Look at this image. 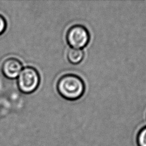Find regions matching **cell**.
<instances>
[{
	"label": "cell",
	"instance_id": "5b68a950",
	"mask_svg": "<svg viewBox=\"0 0 146 146\" xmlns=\"http://www.w3.org/2000/svg\"><path fill=\"white\" fill-rule=\"evenodd\" d=\"M84 57V53L82 49L70 48L67 52V58L72 64L80 63Z\"/></svg>",
	"mask_w": 146,
	"mask_h": 146
},
{
	"label": "cell",
	"instance_id": "3957f363",
	"mask_svg": "<svg viewBox=\"0 0 146 146\" xmlns=\"http://www.w3.org/2000/svg\"><path fill=\"white\" fill-rule=\"evenodd\" d=\"M66 39L71 48L82 49L88 44L90 34L84 26L75 24L68 29L66 34Z\"/></svg>",
	"mask_w": 146,
	"mask_h": 146
},
{
	"label": "cell",
	"instance_id": "52a82bcc",
	"mask_svg": "<svg viewBox=\"0 0 146 146\" xmlns=\"http://www.w3.org/2000/svg\"><path fill=\"white\" fill-rule=\"evenodd\" d=\"M7 27V22L5 18L0 14V35L6 30Z\"/></svg>",
	"mask_w": 146,
	"mask_h": 146
},
{
	"label": "cell",
	"instance_id": "8992f818",
	"mask_svg": "<svg viewBox=\"0 0 146 146\" xmlns=\"http://www.w3.org/2000/svg\"><path fill=\"white\" fill-rule=\"evenodd\" d=\"M137 141L139 146H146V125L139 131L137 137Z\"/></svg>",
	"mask_w": 146,
	"mask_h": 146
},
{
	"label": "cell",
	"instance_id": "277c9868",
	"mask_svg": "<svg viewBox=\"0 0 146 146\" xmlns=\"http://www.w3.org/2000/svg\"><path fill=\"white\" fill-rule=\"evenodd\" d=\"M22 68L23 64L21 61L14 57H9L5 59L1 64L2 74L9 79L18 78Z\"/></svg>",
	"mask_w": 146,
	"mask_h": 146
},
{
	"label": "cell",
	"instance_id": "7a4b0ae2",
	"mask_svg": "<svg viewBox=\"0 0 146 146\" xmlns=\"http://www.w3.org/2000/svg\"><path fill=\"white\" fill-rule=\"evenodd\" d=\"M40 82L38 70L32 66L22 68L17 78V84L20 92L25 94L33 93L38 88Z\"/></svg>",
	"mask_w": 146,
	"mask_h": 146
},
{
	"label": "cell",
	"instance_id": "6da1fadb",
	"mask_svg": "<svg viewBox=\"0 0 146 146\" xmlns=\"http://www.w3.org/2000/svg\"><path fill=\"white\" fill-rule=\"evenodd\" d=\"M56 88L59 95L63 99L75 101L83 95L86 86L83 80L79 76L72 73H67L58 79Z\"/></svg>",
	"mask_w": 146,
	"mask_h": 146
}]
</instances>
